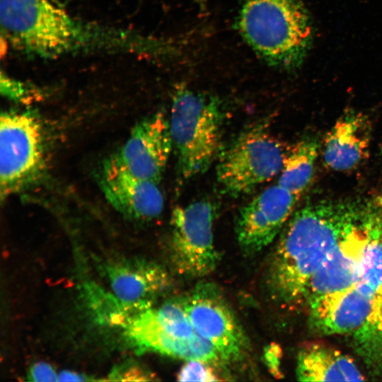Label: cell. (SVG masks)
Listing matches in <instances>:
<instances>
[{"instance_id":"obj_1","label":"cell","mask_w":382,"mask_h":382,"mask_svg":"<svg viewBox=\"0 0 382 382\" xmlns=\"http://www.w3.org/2000/svg\"><path fill=\"white\" fill-rule=\"evenodd\" d=\"M357 199L319 200L292 214L267 267L266 285L274 301L289 308L305 302L311 279L344 233Z\"/></svg>"},{"instance_id":"obj_2","label":"cell","mask_w":382,"mask_h":382,"mask_svg":"<svg viewBox=\"0 0 382 382\" xmlns=\"http://www.w3.org/2000/svg\"><path fill=\"white\" fill-rule=\"evenodd\" d=\"M238 33L267 64L294 69L313 40L311 21L302 0H238Z\"/></svg>"},{"instance_id":"obj_3","label":"cell","mask_w":382,"mask_h":382,"mask_svg":"<svg viewBox=\"0 0 382 382\" xmlns=\"http://www.w3.org/2000/svg\"><path fill=\"white\" fill-rule=\"evenodd\" d=\"M2 32L11 42L45 57L86 45L87 32L52 0H0Z\"/></svg>"},{"instance_id":"obj_4","label":"cell","mask_w":382,"mask_h":382,"mask_svg":"<svg viewBox=\"0 0 382 382\" xmlns=\"http://www.w3.org/2000/svg\"><path fill=\"white\" fill-rule=\"evenodd\" d=\"M221 109L214 96L180 85L169 120L178 168L185 179L205 172L220 144Z\"/></svg>"},{"instance_id":"obj_5","label":"cell","mask_w":382,"mask_h":382,"mask_svg":"<svg viewBox=\"0 0 382 382\" xmlns=\"http://www.w3.org/2000/svg\"><path fill=\"white\" fill-rule=\"evenodd\" d=\"M381 222L382 195L358 197L344 233L309 283L304 302L308 312L354 283L369 244Z\"/></svg>"},{"instance_id":"obj_6","label":"cell","mask_w":382,"mask_h":382,"mask_svg":"<svg viewBox=\"0 0 382 382\" xmlns=\"http://www.w3.org/2000/svg\"><path fill=\"white\" fill-rule=\"evenodd\" d=\"M120 326L139 352L209 363L221 359L213 345L196 332L182 301L134 311Z\"/></svg>"},{"instance_id":"obj_7","label":"cell","mask_w":382,"mask_h":382,"mask_svg":"<svg viewBox=\"0 0 382 382\" xmlns=\"http://www.w3.org/2000/svg\"><path fill=\"white\" fill-rule=\"evenodd\" d=\"M312 312L318 328L325 335L354 334L381 315L382 222L369 244L354 283Z\"/></svg>"},{"instance_id":"obj_8","label":"cell","mask_w":382,"mask_h":382,"mask_svg":"<svg viewBox=\"0 0 382 382\" xmlns=\"http://www.w3.org/2000/svg\"><path fill=\"white\" fill-rule=\"evenodd\" d=\"M289 150L262 127L244 132L217 166L216 178L221 190L232 197L250 192L280 173Z\"/></svg>"},{"instance_id":"obj_9","label":"cell","mask_w":382,"mask_h":382,"mask_svg":"<svg viewBox=\"0 0 382 382\" xmlns=\"http://www.w3.org/2000/svg\"><path fill=\"white\" fill-rule=\"evenodd\" d=\"M44 134L29 111L6 110L0 117V190L6 197L30 182L44 162Z\"/></svg>"},{"instance_id":"obj_10","label":"cell","mask_w":382,"mask_h":382,"mask_svg":"<svg viewBox=\"0 0 382 382\" xmlns=\"http://www.w3.org/2000/svg\"><path fill=\"white\" fill-rule=\"evenodd\" d=\"M213 221V207L205 200L173 209L170 255L179 274L200 277L216 268L219 256L214 244Z\"/></svg>"},{"instance_id":"obj_11","label":"cell","mask_w":382,"mask_h":382,"mask_svg":"<svg viewBox=\"0 0 382 382\" xmlns=\"http://www.w3.org/2000/svg\"><path fill=\"white\" fill-rule=\"evenodd\" d=\"M182 303L196 332L213 345L221 359L235 360L242 354L243 332L215 286L198 284Z\"/></svg>"},{"instance_id":"obj_12","label":"cell","mask_w":382,"mask_h":382,"mask_svg":"<svg viewBox=\"0 0 382 382\" xmlns=\"http://www.w3.org/2000/svg\"><path fill=\"white\" fill-rule=\"evenodd\" d=\"M299 199L276 183L243 206L236 224L237 239L242 249L256 253L271 243L294 213Z\"/></svg>"},{"instance_id":"obj_13","label":"cell","mask_w":382,"mask_h":382,"mask_svg":"<svg viewBox=\"0 0 382 382\" xmlns=\"http://www.w3.org/2000/svg\"><path fill=\"white\" fill-rule=\"evenodd\" d=\"M173 149L169 120L159 112L135 125L115 157L134 175L158 183Z\"/></svg>"},{"instance_id":"obj_14","label":"cell","mask_w":382,"mask_h":382,"mask_svg":"<svg viewBox=\"0 0 382 382\" xmlns=\"http://www.w3.org/2000/svg\"><path fill=\"white\" fill-rule=\"evenodd\" d=\"M99 184L108 202L125 216L148 221L163 212V197L157 183L134 175L115 156L103 164Z\"/></svg>"},{"instance_id":"obj_15","label":"cell","mask_w":382,"mask_h":382,"mask_svg":"<svg viewBox=\"0 0 382 382\" xmlns=\"http://www.w3.org/2000/svg\"><path fill=\"white\" fill-rule=\"evenodd\" d=\"M104 273L112 295L137 311L151 307L170 284L161 265L144 259L112 260L105 264Z\"/></svg>"},{"instance_id":"obj_16","label":"cell","mask_w":382,"mask_h":382,"mask_svg":"<svg viewBox=\"0 0 382 382\" xmlns=\"http://www.w3.org/2000/svg\"><path fill=\"white\" fill-rule=\"evenodd\" d=\"M371 125L369 117L355 110H347L327 133L323 147L325 165L335 171L357 168L369 155Z\"/></svg>"},{"instance_id":"obj_17","label":"cell","mask_w":382,"mask_h":382,"mask_svg":"<svg viewBox=\"0 0 382 382\" xmlns=\"http://www.w3.org/2000/svg\"><path fill=\"white\" fill-rule=\"evenodd\" d=\"M296 376L301 381H361L364 376L353 359L321 342L306 344L299 351Z\"/></svg>"},{"instance_id":"obj_18","label":"cell","mask_w":382,"mask_h":382,"mask_svg":"<svg viewBox=\"0 0 382 382\" xmlns=\"http://www.w3.org/2000/svg\"><path fill=\"white\" fill-rule=\"evenodd\" d=\"M318 147L317 140L311 137L296 144L289 150L277 183L301 197L311 182Z\"/></svg>"},{"instance_id":"obj_19","label":"cell","mask_w":382,"mask_h":382,"mask_svg":"<svg viewBox=\"0 0 382 382\" xmlns=\"http://www.w3.org/2000/svg\"><path fill=\"white\" fill-rule=\"evenodd\" d=\"M209 362L187 360L178 374L180 381H217L221 378L209 366Z\"/></svg>"},{"instance_id":"obj_20","label":"cell","mask_w":382,"mask_h":382,"mask_svg":"<svg viewBox=\"0 0 382 382\" xmlns=\"http://www.w3.org/2000/svg\"><path fill=\"white\" fill-rule=\"evenodd\" d=\"M1 92L7 98L18 101L30 98V91L23 82L19 81L1 71Z\"/></svg>"},{"instance_id":"obj_21","label":"cell","mask_w":382,"mask_h":382,"mask_svg":"<svg viewBox=\"0 0 382 382\" xmlns=\"http://www.w3.org/2000/svg\"><path fill=\"white\" fill-rule=\"evenodd\" d=\"M153 375L139 365L127 364L115 368L110 375L113 381H151Z\"/></svg>"},{"instance_id":"obj_22","label":"cell","mask_w":382,"mask_h":382,"mask_svg":"<svg viewBox=\"0 0 382 382\" xmlns=\"http://www.w3.org/2000/svg\"><path fill=\"white\" fill-rule=\"evenodd\" d=\"M30 381H58V375L51 365L45 362H37L29 369L27 375Z\"/></svg>"},{"instance_id":"obj_23","label":"cell","mask_w":382,"mask_h":382,"mask_svg":"<svg viewBox=\"0 0 382 382\" xmlns=\"http://www.w3.org/2000/svg\"><path fill=\"white\" fill-rule=\"evenodd\" d=\"M281 349L277 345L271 344L266 348L265 359L267 366L270 367L272 374L279 376V361L281 359Z\"/></svg>"},{"instance_id":"obj_24","label":"cell","mask_w":382,"mask_h":382,"mask_svg":"<svg viewBox=\"0 0 382 382\" xmlns=\"http://www.w3.org/2000/svg\"><path fill=\"white\" fill-rule=\"evenodd\" d=\"M362 332L364 338L378 340L382 344V316L375 327L364 330Z\"/></svg>"},{"instance_id":"obj_25","label":"cell","mask_w":382,"mask_h":382,"mask_svg":"<svg viewBox=\"0 0 382 382\" xmlns=\"http://www.w3.org/2000/svg\"><path fill=\"white\" fill-rule=\"evenodd\" d=\"M91 380L86 376L70 371H64L58 374V381H81Z\"/></svg>"}]
</instances>
